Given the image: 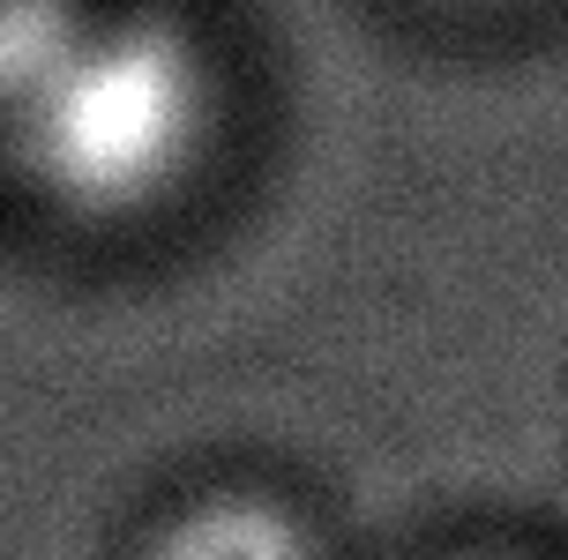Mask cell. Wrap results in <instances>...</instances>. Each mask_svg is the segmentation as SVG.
<instances>
[{
	"label": "cell",
	"instance_id": "cell-1",
	"mask_svg": "<svg viewBox=\"0 0 568 560\" xmlns=\"http://www.w3.org/2000/svg\"><path fill=\"white\" fill-rule=\"evenodd\" d=\"M142 560H329L314 523L270 493H202L165 516Z\"/></svg>",
	"mask_w": 568,
	"mask_h": 560
},
{
	"label": "cell",
	"instance_id": "cell-2",
	"mask_svg": "<svg viewBox=\"0 0 568 560\" xmlns=\"http://www.w3.org/2000/svg\"><path fill=\"white\" fill-rule=\"evenodd\" d=\"M0 16H8V30H16V38H23L30 60H45V45H53L75 16H83V0H0Z\"/></svg>",
	"mask_w": 568,
	"mask_h": 560
},
{
	"label": "cell",
	"instance_id": "cell-3",
	"mask_svg": "<svg viewBox=\"0 0 568 560\" xmlns=\"http://www.w3.org/2000/svg\"><path fill=\"white\" fill-rule=\"evenodd\" d=\"M479 560H516V553H479Z\"/></svg>",
	"mask_w": 568,
	"mask_h": 560
}]
</instances>
